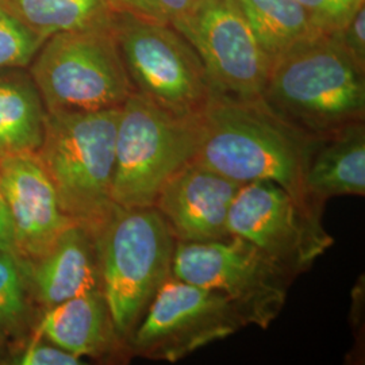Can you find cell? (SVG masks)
<instances>
[{"label":"cell","mask_w":365,"mask_h":365,"mask_svg":"<svg viewBox=\"0 0 365 365\" xmlns=\"http://www.w3.org/2000/svg\"><path fill=\"white\" fill-rule=\"evenodd\" d=\"M13 364L18 365H78L81 359L54 345L43 342V339H30L24 353L16 357Z\"/></svg>","instance_id":"cb8c5ba5"},{"label":"cell","mask_w":365,"mask_h":365,"mask_svg":"<svg viewBox=\"0 0 365 365\" xmlns=\"http://www.w3.org/2000/svg\"><path fill=\"white\" fill-rule=\"evenodd\" d=\"M29 295L16 256L0 249V327L21 336L29 324Z\"/></svg>","instance_id":"ffe728a7"},{"label":"cell","mask_w":365,"mask_h":365,"mask_svg":"<svg viewBox=\"0 0 365 365\" xmlns=\"http://www.w3.org/2000/svg\"><path fill=\"white\" fill-rule=\"evenodd\" d=\"M247 327V314L233 300L170 274L128 342L133 356L178 363Z\"/></svg>","instance_id":"ba28073f"},{"label":"cell","mask_w":365,"mask_h":365,"mask_svg":"<svg viewBox=\"0 0 365 365\" xmlns=\"http://www.w3.org/2000/svg\"><path fill=\"white\" fill-rule=\"evenodd\" d=\"M120 107L48 113L34 152L60 207L96 240L115 203L111 196Z\"/></svg>","instance_id":"3957f363"},{"label":"cell","mask_w":365,"mask_h":365,"mask_svg":"<svg viewBox=\"0 0 365 365\" xmlns=\"http://www.w3.org/2000/svg\"><path fill=\"white\" fill-rule=\"evenodd\" d=\"M353 57L365 66V7L354 14L348 25L334 33Z\"/></svg>","instance_id":"d4e9b609"},{"label":"cell","mask_w":365,"mask_h":365,"mask_svg":"<svg viewBox=\"0 0 365 365\" xmlns=\"http://www.w3.org/2000/svg\"><path fill=\"white\" fill-rule=\"evenodd\" d=\"M271 64L302 42L321 34L297 0H235Z\"/></svg>","instance_id":"d6986e66"},{"label":"cell","mask_w":365,"mask_h":365,"mask_svg":"<svg viewBox=\"0 0 365 365\" xmlns=\"http://www.w3.org/2000/svg\"><path fill=\"white\" fill-rule=\"evenodd\" d=\"M45 115L29 69H0V157L34 153L42 141Z\"/></svg>","instance_id":"e0dca14e"},{"label":"cell","mask_w":365,"mask_h":365,"mask_svg":"<svg viewBox=\"0 0 365 365\" xmlns=\"http://www.w3.org/2000/svg\"><path fill=\"white\" fill-rule=\"evenodd\" d=\"M0 188L10 211L19 260L39 259L75 223L60 207L34 153L0 157Z\"/></svg>","instance_id":"7c38bea8"},{"label":"cell","mask_w":365,"mask_h":365,"mask_svg":"<svg viewBox=\"0 0 365 365\" xmlns=\"http://www.w3.org/2000/svg\"><path fill=\"white\" fill-rule=\"evenodd\" d=\"M172 276L221 292L247 314L250 325L267 329L284 307L294 279L259 249L229 237L211 242H176Z\"/></svg>","instance_id":"30bf717a"},{"label":"cell","mask_w":365,"mask_h":365,"mask_svg":"<svg viewBox=\"0 0 365 365\" xmlns=\"http://www.w3.org/2000/svg\"><path fill=\"white\" fill-rule=\"evenodd\" d=\"M31 339H45L80 359L122 363L133 357L129 342L114 325L102 289L86 292L42 312Z\"/></svg>","instance_id":"9a60e30c"},{"label":"cell","mask_w":365,"mask_h":365,"mask_svg":"<svg viewBox=\"0 0 365 365\" xmlns=\"http://www.w3.org/2000/svg\"><path fill=\"white\" fill-rule=\"evenodd\" d=\"M304 188L319 207L331 197L365 195L364 122L319 140L304 173Z\"/></svg>","instance_id":"2e32d148"},{"label":"cell","mask_w":365,"mask_h":365,"mask_svg":"<svg viewBox=\"0 0 365 365\" xmlns=\"http://www.w3.org/2000/svg\"><path fill=\"white\" fill-rule=\"evenodd\" d=\"M95 241L102 292L118 333L128 341L172 274L176 240L153 206L115 205Z\"/></svg>","instance_id":"277c9868"},{"label":"cell","mask_w":365,"mask_h":365,"mask_svg":"<svg viewBox=\"0 0 365 365\" xmlns=\"http://www.w3.org/2000/svg\"><path fill=\"white\" fill-rule=\"evenodd\" d=\"M113 31L133 87L176 117H196L215 93L192 45L170 25L115 13Z\"/></svg>","instance_id":"52a82bcc"},{"label":"cell","mask_w":365,"mask_h":365,"mask_svg":"<svg viewBox=\"0 0 365 365\" xmlns=\"http://www.w3.org/2000/svg\"><path fill=\"white\" fill-rule=\"evenodd\" d=\"M365 66L336 34H318L272 61L262 101L317 138L364 122Z\"/></svg>","instance_id":"7a4b0ae2"},{"label":"cell","mask_w":365,"mask_h":365,"mask_svg":"<svg viewBox=\"0 0 365 365\" xmlns=\"http://www.w3.org/2000/svg\"><path fill=\"white\" fill-rule=\"evenodd\" d=\"M45 41L0 0V69L27 68Z\"/></svg>","instance_id":"44dd1931"},{"label":"cell","mask_w":365,"mask_h":365,"mask_svg":"<svg viewBox=\"0 0 365 365\" xmlns=\"http://www.w3.org/2000/svg\"><path fill=\"white\" fill-rule=\"evenodd\" d=\"M27 69L48 113L118 108L135 92L113 26L54 34Z\"/></svg>","instance_id":"5b68a950"},{"label":"cell","mask_w":365,"mask_h":365,"mask_svg":"<svg viewBox=\"0 0 365 365\" xmlns=\"http://www.w3.org/2000/svg\"><path fill=\"white\" fill-rule=\"evenodd\" d=\"M242 185L190 161L163 185L153 207L176 242L221 241L230 237L227 217Z\"/></svg>","instance_id":"4fadbf2b"},{"label":"cell","mask_w":365,"mask_h":365,"mask_svg":"<svg viewBox=\"0 0 365 365\" xmlns=\"http://www.w3.org/2000/svg\"><path fill=\"white\" fill-rule=\"evenodd\" d=\"M29 299L41 313L93 289H102L96 241L73 223L36 260H19Z\"/></svg>","instance_id":"5bb4252c"},{"label":"cell","mask_w":365,"mask_h":365,"mask_svg":"<svg viewBox=\"0 0 365 365\" xmlns=\"http://www.w3.org/2000/svg\"><path fill=\"white\" fill-rule=\"evenodd\" d=\"M11 13L43 38L54 34L113 26L107 0H3Z\"/></svg>","instance_id":"ac0fdd59"},{"label":"cell","mask_w":365,"mask_h":365,"mask_svg":"<svg viewBox=\"0 0 365 365\" xmlns=\"http://www.w3.org/2000/svg\"><path fill=\"white\" fill-rule=\"evenodd\" d=\"M321 34L339 33L354 16L365 0H297Z\"/></svg>","instance_id":"7402d4cb"},{"label":"cell","mask_w":365,"mask_h":365,"mask_svg":"<svg viewBox=\"0 0 365 365\" xmlns=\"http://www.w3.org/2000/svg\"><path fill=\"white\" fill-rule=\"evenodd\" d=\"M322 210L295 199L268 180L245 182L227 217L230 237L247 241L295 279L334 242L321 221Z\"/></svg>","instance_id":"9c48e42d"},{"label":"cell","mask_w":365,"mask_h":365,"mask_svg":"<svg viewBox=\"0 0 365 365\" xmlns=\"http://www.w3.org/2000/svg\"><path fill=\"white\" fill-rule=\"evenodd\" d=\"M199 140L191 161L245 182L268 180L315 209L304 188V173L321 138L279 117L262 98L241 99L214 93L197 115Z\"/></svg>","instance_id":"6da1fadb"},{"label":"cell","mask_w":365,"mask_h":365,"mask_svg":"<svg viewBox=\"0 0 365 365\" xmlns=\"http://www.w3.org/2000/svg\"><path fill=\"white\" fill-rule=\"evenodd\" d=\"M114 13L172 26L187 13L195 0H107Z\"/></svg>","instance_id":"603a6c76"},{"label":"cell","mask_w":365,"mask_h":365,"mask_svg":"<svg viewBox=\"0 0 365 365\" xmlns=\"http://www.w3.org/2000/svg\"><path fill=\"white\" fill-rule=\"evenodd\" d=\"M172 26L199 54L214 92L261 98L271 60L235 0H195Z\"/></svg>","instance_id":"8fae6325"},{"label":"cell","mask_w":365,"mask_h":365,"mask_svg":"<svg viewBox=\"0 0 365 365\" xmlns=\"http://www.w3.org/2000/svg\"><path fill=\"white\" fill-rule=\"evenodd\" d=\"M0 249L10 252L16 256L13 222H11L6 199L1 192V188H0Z\"/></svg>","instance_id":"484cf974"},{"label":"cell","mask_w":365,"mask_h":365,"mask_svg":"<svg viewBox=\"0 0 365 365\" xmlns=\"http://www.w3.org/2000/svg\"><path fill=\"white\" fill-rule=\"evenodd\" d=\"M196 117H176L134 92L120 107L111 196L123 209L152 207L196 152Z\"/></svg>","instance_id":"8992f818"}]
</instances>
